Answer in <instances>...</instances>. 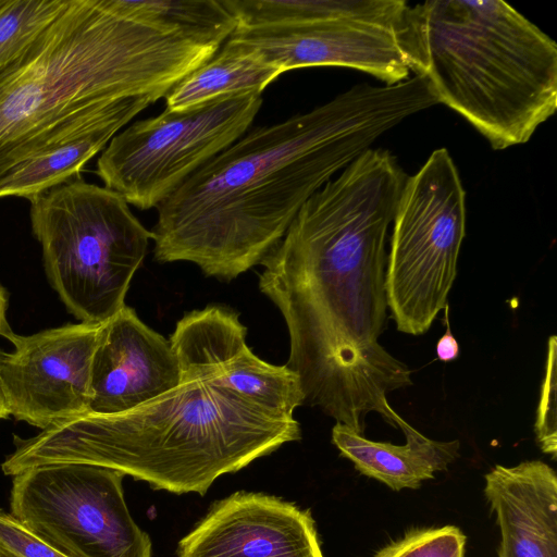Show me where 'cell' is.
Masks as SVG:
<instances>
[{
	"instance_id": "ac0fdd59",
	"label": "cell",
	"mask_w": 557,
	"mask_h": 557,
	"mask_svg": "<svg viewBox=\"0 0 557 557\" xmlns=\"http://www.w3.org/2000/svg\"><path fill=\"white\" fill-rule=\"evenodd\" d=\"M134 117H116L18 162L0 177V197L17 196L32 201L39 195L72 181Z\"/></svg>"
},
{
	"instance_id": "4316f807",
	"label": "cell",
	"mask_w": 557,
	"mask_h": 557,
	"mask_svg": "<svg viewBox=\"0 0 557 557\" xmlns=\"http://www.w3.org/2000/svg\"><path fill=\"white\" fill-rule=\"evenodd\" d=\"M7 2L8 0H0V8H2Z\"/></svg>"
},
{
	"instance_id": "8992f818",
	"label": "cell",
	"mask_w": 557,
	"mask_h": 557,
	"mask_svg": "<svg viewBox=\"0 0 557 557\" xmlns=\"http://www.w3.org/2000/svg\"><path fill=\"white\" fill-rule=\"evenodd\" d=\"M30 223L69 312L100 324L125 306L152 234L120 194L77 177L34 198Z\"/></svg>"
},
{
	"instance_id": "7402d4cb",
	"label": "cell",
	"mask_w": 557,
	"mask_h": 557,
	"mask_svg": "<svg viewBox=\"0 0 557 557\" xmlns=\"http://www.w3.org/2000/svg\"><path fill=\"white\" fill-rule=\"evenodd\" d=\"M556 357L557 338L555 335H552L548 339L546 372L541 388L534 430L542 451L550 455L554 460L557 456Z\"/></svg>"
},
{
	"instance_id": "9c48e42d",
	"label": "cell",
	"mask_w": 557,
	"mask_h": 557,
	"mask_svg": "<svg viewBox=\"0 0 557 557\" xmlns=\"http://www.w3.org/2000/svg\"><path fill=\"white\" fill-rule=\"evenodd\" d=\"M124 475L87 463L29 468L14 475L10 513L65 557H152L127 508Z\"/></svg>"
},
{
	"instance_id": "d4e9b609",
	"label": "cell",
	"mask_w": 557,
	"mask_h": 557,
	"mask_svg": "<svg viewBox=\"0 0 557 557\" xmlns=\"http://www.w3.org/2000/svg\"><path fill=\"white\" fill-rule=\"evenodd\" d=\"M9 304V295L7 289L0 284V336L12 342L16 334L12 331L8 318L7 310Z\"/></svg>"
},
{
	"instance_id": "3957f363",
	"label": "cell",
	"mask_w": 557,
	"mask_h": 557,
	"mask_svg": "<svg viewBox=\"0 0 557 557\" xmlns=\"http://www.w3.org/2000/svg\"><path fill=\"white\" fill-rule=\"evenodd\" d=\"M218 50L111 13L97 0H70L0 70V177L52 145L136 116Z\"/></svg>"
},
{
	"instance_id": "8fae6325",
	"label": "cell",
	"mask_w": 557,
	"mask_h": 557,
	"mask_svg": "<svg viewBox=\"0 0 557 557\" xmlns=\"http://www.w3.org/2000/svg\"><path fill=\"white\" fill-rule=\"evenodd\" d=\"M100 324L79 322L17 335L0 359L9 416L41 430L89 412L90 370Z\"/></svg>"
},
{
	"instance_id": "277c9868",
	"label": "cell",
	"mask_w": 557,
	"mask_h": 557,
	"mask_svg": "<svg viewBox=\"0 0 557 557\" xmlns=\"http://www.w3.org/2000/svg\"><path fill=\"white\" fill-rule=\"evenodd\" d=\"M180 383L129 411L85 413L54 423L1 465L7 475L49 463H87L117 470L156 490L205 495L236 472L301 437L292 414L230 388L209 364L175 350Z\"/></svg>"
},
{
	"instance_id": "5b68a950",
	"label": "cell",
	"mask_w": 557,
	"mask_h": 557,
	"mask_svg": "<svg viewBox=\"0 0 557 557\" xmlns=\"http://www.w3.org/2000/svg\"><path fill=\"white\" fill-rule=\"evenodd\" d=\"M411 73L496 150L527 143L557 108V45L500 0L409 8Z\"/></svg>"
},
{
	"instance_id": "e0dca14e",
	"label": "cell",
	"mask_w": 557,
	"mask_h": 557,
	"mask_svg": "<svg viewBox=\"0 0 557 557\" xmlns=\"http://www.w3.org/2000/svg\"><path fill=\"white\" fill-rule=\"evenodd\" d=\"M283 71L259 52L227 39L222 49L165 95V109L183 111L219 97L259 92Z\"/></svg>"
},
{
	"instance_id": "7a4b0ae2",
	"label": "cell",
	"mask_w": 557,
	"mask_h": 557,
	"mask_svg": "<svg viewBox=\"0 0 557 557\" xmlns=\"http://www.w3.org/2000/svg\"><path fill=\"white\" fill-rule=\"evenodd\" d=\"M437 104L418 75L355 85L285 121L244 134L157 207L152 228L160 263L188 261L231 281L264 258L331 177L384 133Z\"/></svg>"
},
{
	"instance_id": "4fadbf2b",
	"label": "cell",
	"mask_w": 557,
	"mask_h": 557,
	"mask_svg": "<svg viewBox=\"0 0 557 557\" xmlns=\"http://www.w3.org/2000/svg\"><path fill=\"white\" fill-rule=\"evenodd\" d=\"M181 366L170 343L124 306L101 323L90 370L89 412L129 411L174 388Z\"/></svg>"
},
{
	"instance_id": "30bf717a",
	"label": "cell",
	"mask_w": 557,
	"mask_h": 557,
	"mask_svg": "<svg viewBox=\"0 0 557 557\" xmlns=\"http://www.w3.org/2000/svg\"><path fill=\"white\" fill-rule=\"evenodd\" d=\"M409 8L403 0H331L310 22L236 28L228 39L259 52L283 73L342 66L394 85L411 74Z\"/></svg>"
},
{
	"instance_id": "5bb4252c",
	"label": "cell",
	"mask_w": 557,
	"mask_h": 557,
	"mask_svg": "<svg viewBox=\"0 0 557 557\" xmlns=\"http://www.w3.org/2000/svg\"><path fill=\"white\" fill-rule=\"evenodd\" d=\"M247 329L233 309L210 305L183 315L170 337L175 350L213 368L221 380L243 396L294 416L305 404L299 376L285 366L257 357L246 344Z\"/></svg>"
},
{
	"instance_id": "484cf974",
	"label": "cell",
	"mask_w": 557,
	"mask_h": 557,
	"mask_svg": "<svg viewBox=\"0 0 557 557\" xmlns=\"http://www.w3.org/2000/svg\"><path fill=\"white\" fill-rule=\"evenodd\" d=\"M1 356H2V351L0 350V359H1ZM8 416L9 414H8V411L5 409V406L3 404V399H2V396H1V393H0V419H4Z\"/></svg>"
},
{
	"instance_id": "83f0119b",
	"label": "cell",
	"mask_w": 557,
	"mask_h": 557,
	"mask_svg": "<svg viewBox=\"0 0 557 557\" xmlns=\"http://www.w3.org/2000/svg\"><path fill=\"white\" fill-rule=\"evenodd\" d=\"M0 557H12V556L5 555V554H0Z\"/></svg>"
},
{
	"instance_id": "ba28073f",
	"label": "cell",
	"mask_w": 557,
	"mask_h": 557,
	"mask_svg": "<svg viewBox=\"0 0 557 557\" xmlns=\"http://www.w3.org/2000/svg\"><path fill=\"white\" fill-rule=\"evenodd\" d=\"M259 92L215 98L136 121L115 134L97 161L104 187L140 210L157 208L188 177L249 128Z\"/></svg>"
},
{
	"instance_id": "7c38bea8",
	"label": "cell",
	"mask_w": 557,
	"mask_h": 557,
	"mask_svg": "<svg viewBox=\"0 0 557 557\" xmlns=\"http://www.w3.org/2000/svg\"><path fill=\"white\" fill-rule=\"evenodd\" d=\"M177 557H324L308 510L237 492L216 502L178 543Z\"/></svg>"
},
{
	"instance_id": "6da1fadb",
	"label": "cell",
	"mask_w": 557,
	"mask_h": 557,
	"mask_svg": "<svg viewBox=\"0 0 557 557\" xmlns=\"http://www.w3.org/2000/svg\"><path fill=\"white\" fill-rule=\"evenodd\" d=\"M406 178L389 151L370 148L306 201L261 262L259 288L284 318L286 367L305 404L361 435L372 411L393 428L406 422L387 395L411 385V371L377 342L386 235Z\"/></svg>"
},
{
	"instance_id": "603a6c76",
	"label": "cell",
	"mask_w": 557,
	"mask_h": 557,
	"mask_svg": "<svg viewBox=\"0 0 557 557\" xmlns=\"http://www.w3.org/2000/svg\"><path fill=\"white\" fill-rule=\"evenodd\" d=\"M0 552L12 557H65L33 535L3 509H0Z\"/></svg>"
},
{
	"instance_id": "44dd1931",
	"label": "cell",
	"mask_w": 557,
	"mask_h": 557,
	"mask_svg": "<svg viewBox=\"0 0 557 557\" xmlns=\"http://www.w3.org/2000/svg\"><path fill=\"white\" fill-rule=\"evenodd\" d=\"M466 536L454 525L417 529L373 557H465Z\"/></svg>"
},
{
	"instance_id": "ffe728a7",
	"label": "cell",
	"mask_w": 557,
	"mask_h": 557,
	"mask_svg": "<svg viewBox=\"0 0 557 557\" xmlns=\"http://www.w3.org/2000/svg\"><path fill=\"white\" fill-rule=\"evenodd\" d=\"M70 0H8L0 8V70L18 58Z\"/></svg>"
},
{
	"instance_id": "d6986e66",
	"label": "cell",
	"mask_w": 557,
	"mask_h": 557,
	"mask_svg": "<svg viewBox=\"0 0 557 557\" xmlns=\"http://www.w3.org/2000/svg\"><path fill=\"white\" fill-rule=\"evenodd\" d=\"M111 13L220 48L237 27L224 0H97Z\"/></svg>"
},
{
	"instance_id": "cb8c5ba5",
	"label": "cell",
	"mask_w": 557,
	"mask_h": 557,
	"mask_svg": "<svg viewBox=\"0 0 557 557\" xmlns=\"http://www.w3.org/2000/svg\"><path fill=\"white\" fill-rule=\"evenodd\" d=\"M448 304L445 305V324L446 332L438 339L436 344V356L440 361L449 362L459 356V344L455 336L453 335L449 326L448 312H449Z\"/></svg>"
},
{
	"instance_id": "2e32d148",
	"label": "cell",
	"mask_w": 557,
	"mask_h": 557,
	"mask_svg": "<svg viewBox=\"0 0 557 557\" xmlns=\"http://www.w3.org/2000/svg\"><path fill=\"white\" fill-rule=\"evenodd\" d=\"M406 443L395 445L364 437L343 423L332 429V443L363 475L394 491L418 488L436 472L444 471L459 456L460 443L435 441L408 422L401 428Z\"/></svg>"
},
{
	"instance_id": "52a82bcc",
	"label": "cell",
	"mask_w": 557,
	"mask_h": 557,
	"mask_svg": "<svg viewBox=\"0 0 557 557\" xmlns=\"http://www.w3.org/2000/svg\"><path fill=\"white\" fill-rule=\"evenodd\" d=\"M466 234V191L446 148L407 176L393 220L385 288L399 332L421 335L447 304Z\"/></svg>"
},
{
	"instance_id": "9a60e30c",
	"label": "cell",
	"mask_w": 557,
	"mask_h": 557,
	"mask_svg": "<svg viewBox=\"0 0 557 557\" xmlns=\"http://www.w3.org/2000/svg\"><path fill=\"white\" fill-rule=\"evenodd\" d=\"M484 494L500 531L498 557H557V475L541 460L495 466Z\"/></svg>"
}]
</instances>
